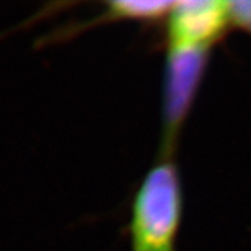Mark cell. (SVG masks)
<instances>
[{
	"mask_svg": "<svg viewBox=\"0 0 251 251\" xmlns=\"http://www.w3.org/2000/svg\"><path fill=\"white\" fill-rule=\"evenodd\" d=\"M183 190L175 158H158L131 202L127 225L131 251H177Z\"/></svg>",
	"mask_w": 251,
	"mask_h": 251,
	"instance_id": "cell-1",
	"label": "cell"
},
{
	"mask_svg": "<svg viewBox=\"0 0 251 251\" xmlns=\"http://www.w3.org/2000/svg\"><path fill=\"white\" fill-rule=\"evenodd\" d=\"M175 1H140V0H117L106 1L104 10L91 20L79 25L67 27L56 32L55 41L60 39H71L75 35L87 31L96 26L119 22V21H135L140 24H158L165 20L167 14Z\"/></svg>",
	"mask_w": 251,
	"mask_h": 251,
	"instance_id": "cell-4",
	"label": "cell"
},
{
	"mask_svg": "<svg viewBox=\"0 0 251 251\" xmlns=\"http://www.w3.org/2000/svg\"><path fill=\"white\" fill-rule=\"evenodd\" d=\"M164 24L165 49H213L232 30L228 1H175Z\"/></svg>",
	"mask_w": 251,
	"mask_h": 251,
	"instance_id": "cell-3",
	"label": "cell"
},
{
	"mask_svg": "<svg viewBox=\"0 0 251 251\" xmlns=\"http://www.w3.org/2000/svg\"><path fill=\"white\" fill-rule=\"evenodd\" d=\"M232 30H238L251 36V0L228 1Z\"/></svg>",
	"mask_w": 251,
	"mask_h": 251,
	"instance_id": "cell-5",
	"label": "cell"
},
{
	"mask_svg": "<svg viewBox=\"0 0 251 251\" xmlns=\"http://www.w3.org/2000/svg\"><path fill=\"white\" fill-rule=\"evenodd\" d=\"M213 49H165L163 77V132L158 158H175L182 128L204 81Z\"/></svg>",
	"mask_w": 251,
	"mask_h": 251,
	"instance_id": "cell-2",
	"label": "cell"
}]
</instances>
